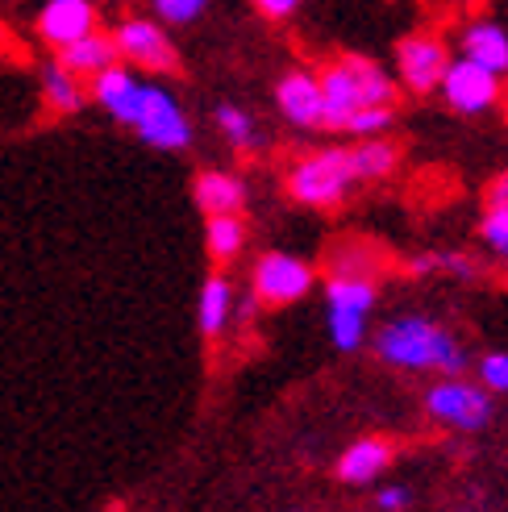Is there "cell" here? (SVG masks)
I'll list each match as a JSON object with an SVG mask.
<instances>
[{"label": "cell", "mask_w": 508, "mask_h": 512, "mask_svg": "<svg viewBox=\"0 0 508 512\" xmlns=\"http://www.w3.org/2000/svg\"><path fill=\"white\" fill-rule=\"evenodd\" d=\"M88 96L117 125L134 130L150 150H167V155H175V150H188L192 138H196L180 100H175L167 88H159V84L138 80V75L130 67H121V63L96 71Z\"/></svg>", "instance_id": "1"}, {"label": "cell", "mask_w": 508, "mask_h": 512, "mask_svg": "<svg viewBox=\"0 0 508 512\" xmlns=\"http://www.w3.org/2000/svg\"><path fill=\"white\" fill-rule=\"evenodd\" d=\"M379 300V254L367 242H346L329 259L325 279V313H329V342L342 354L367 346V321Z\"/></svg>", "instance_id": "2"}, {"label": "cell", "mask_w": 508, "mask_h": 512, "mask_svg": "<svg viewBox=\"0 0 508 512\" xmlns=\"http://www.w3.org/2000/svg\"><path fill=\"white\" fill-rule=\"evenodd\" d=\"M375 354L396 371H429V375H463L467 371V350L450 329L434 317L421 313H400L379 325L371 338Z\"/></svg>", "instance_id": "3"}, {"label": "cell", "mask_w": 508, "mask_h": 512, "mask_svg": "<svg viewBox=\"0 0 508 512\" xmlns=\"http://www.w3.org/2000/svg\"><path fill=\"white\" fill-rule=\"evenodd\" d=\"M317 80H321V130H334V134H342V125L354 109L396 105L400 100L396 75L367 55H342Z\"/></svg>", "instance_id": "4"}, {"label": "cell", "mask_w": 508, "mask_h": 512, "mask_svg": "<svg viewBox=\"0 0 508 512\" xmlns=\"http://www.w3.org/2000/svg\"><path fill=\"white\" fill-rule=\"evenodd\" d=\"M354 184L359 179H354L350 146H321L313 155H300L288 171V196L304 209H338Z\"/></svg>", "instance_id": "5"}, {"label": "cell", "mask_w": 508, "mask_h": 512, "mask_svg": "<svg viewBox=\"0 0 508 512\" xmlns=\"http://www.w3.org/2000/svg\"><path fill=\"white\" fill-rule=\"evenodd\" d=\"M425 413L442 429L484 433L492 425V392L463 375H438V383L425 392Z\"/></svg>", "instance_id": "6"}, {"label": "cell", "mask_w": 508, "mask_h": 512, "mask_svg": "<svg viewBox=\"0 0 508 512\" xmlns=\"http://www.w3.org/2000/svg\"><path fill=\"white\" fill-rule=\"evenodd\" d=\"M313 284H317L313 263H304V259L284 254V250H267L250 271V292H254L259 304H267V309H288V304H300L304 296L313 292Z\"/></svg>", "instance_id": "7"}, {"label": "cell", "mask_w": 508, "mask_h": 512, "mask_svg": "<svg viewBox=\"0 0 508 512\" xmlns=\"http://www.w3.org/2000/svg\"><path fill=\"white\" fill-rule=\"evenodd\" d=\"M446 63H450V46L442 34H409L400 38L396 46V84L413 96H429L438 92L442 75H446Z\"/></svg>", "instance_id": "8"}, {"label": "cell", "mask_w": 508, "mask_h": 512, "mask_svg": "<svg viewBox=\"0 0 508 512\" xmlns=\"http://www.w3.org/2000/svg\"><path fill=\"white\" fill-rule=\"evenodd\" d=\"M438 92L446 100V109H454L459 117H479V113H488V109L500 105V75L459 55V59L446 63V75H442Z\"/></svg>", "instance_id": "9"}, {"label": "cell", "mask_w": 508, "mask_h": 512, "mask_svg": "<svg viewBox=\"0 0 508 512\" xmlns=\"http://www.w3.org/2000/svg\"><path fill=\"white\" fill-rule=\"evenodd\" d=\"M113 42H117V59L130 63V67H142V71L159 75V71H175V63H180L175 42L159 21H146V17L121 21L113 30Z\"/></svg>", "instance_id": "10"}, {"label": "cell", "mask_w": 508, "mask_h": 512, "mask_svg": "<svg viewBox=\"0 0 508 512\" xmlns=\"http://www.w3.org/2000/svg\"><path fill=\"white\" fill-rule=\"evenodd\" d=\"M275 105L296 130H313V125H321V80H317V71H304V67L288 71L284 80L275 84Z\"/></svg>", "instance_id": "11"}, {"label": "cell", "mask_w": 508, "mask_h": 512, "mask_svg": "<svg viewBox=\"0 0 508 512\" xmlns=\"http://www.w3.org/2000/svg\"><path fill=\"white\" fill-rule=\"evenodd\" d=\"M96 30V5L92 0H46L38 13V34L46 46H67L75 38H84Z\"/></svg>", "instance_id": "12"}, {"label": "cell", "mask_w": 508, "mask_h": 512, "mask_svg": "<svg viewBox=\"0 0 508 512\" xmlns=\"http://www.w3.org/2000/svg\"><path fill=\"white\" fill-rule=\"evenodd\" d=\"M192 200H196V209L213 217V213H242L246 209V179L234 175V171H221V167H209V171H200L192 179Z\"/></svg>", "instance_id": "13"}, {"label": "cell", "mask_w": 508, "mask_h": 512, "mask_svg": "<svg viewBox=\"0 0 508 512\" xmlns=\"http://www.w3.org/2000/svg\"><path fill=\"white\" fill-rule=\"evenodd\" d=\"M388 467H392V446L384 438H359V442H350L342 450L338 479L346 483V488H371Z\"/></svg>", "instance_id": "14"}, {"label": "cell", "mask_w": 508, "mask_h": 512, "mask_svg": "<svg viewBox=\"0 0 508 512\" xmlns=\"http://www.w3.org/2000/svg\"><path fill=\"white\" fill-rule=\"evenodd\" d=\"M55 63H63L71 75H80V80H92L96 71H105V67H113V63H121V59H117V42H113V34L88 30L84 38H75V42L59 46V59H55Z\"/></svg>", "instance_id": "15"}, {"label": "cell", "mask_w": 508, "mask_h": 512, "mask_svg": "<svg viewBox=\"0 0 508 512\" xmlns=\"http://www.w3.org/2000/svg\"><path fill=\"white\" fill-rule=\"evenodd\" d=\"M459 50H463V59L496 71L500 80L508 75V30H504V25H496V21H471L463 30Z\"/></svg>", "instance_id": "16"}, {"label": "cell", "mask_w": 508, "mask_h": 512, "mask_svg": "<svg viewBox=\"0 0 508 512\" xmlns=\"http://www.w3.org/2000/svg\"><path fill=\"white\" fill-rule=\"evenodd\" d=\"M234 304H238V292L225 275H209L200 284V300H196V325L205 338H221L225 329L234 321Z\"/></svg>", "instance_id": "17"}, {"label": "cell", "mask_w": 508, "mask_h": 512, "mask_svg": "<svg viewBox=\"0 0 508 512\" xmlns=\"http://www.w3.org/2000/svg\"><path fill=\"white\" fill-rule=\"evenodd\" d=\"M350 163H354V179L359 184H379L400 167V146L392 138H354L350 146Z\"/></svg>", "instance_id": "18"}, {"label": "cell", "mask_w": 508, "mask_h": 512, "mask_svg": "<svg viewBox=\"0 0 508 512\" xmlns=\"http://www.w3.org/2000/svg\"><path fill=\"white\" fill-rule=\"evenodd\" d=\"M246 238H250V229H246L242 213H213V217H205V250H209L213 263H234L238 254L246 250Z\"/></svg>", "instance_id": "19"}, {"label": "cell", "mask_w": 508, "mask_h": 512, "mask_svg": "<svg viewBox=\"0 0 508 512\" xmlns=\"http://www.w3.org/2000/svg\"><path fill=\"white\" fill-rule=\"evenodd\" d=\"M42 96L55 113H80L88 105V88L80 84V75H71L63 63L42 67Z\"/></svg>", "instance_id": "20"}, {"label": "cell", "mask_w": 508, "mask_h": 512, "mask_svg": "<svg viewBox=\"0 0 508 512\" xmlns=\"http://www.w3.org/2000/svg\"><path fill=\"white\" fill-rule=\"evenodd\" d=\"M409 275H450V279H475L479 263L463 250H425L409 259Z\"/></svg>", "instance_id": "21"}, {"label": "cell", "mask_w": 508, "mask_h": 512, "mask_svg": "<svg viewBox=\"0 0 508 512\" xmlns=\"http://www.w3.org/2000/svg\"><path fill=\"white\" fill-rule=\"evenodd\" d=\"M213 121H217L221 138L230 142L234 150H242V155L259 146V121H254L250 109H242V105H221V109L213 113Z\"/></svg>", "instance_id": "22"}, {"label": "cell", "mask_w": 508, "mask_h": 512, "mask_svg": "<svg viewBox=\"0 0 508 512\" xmlns=\"http://www.w3.org/2000/svg\"><path fill=\"white\" fill-rule=\"evenodd\" d=\"M396 125V105H367V109H354L342 125V134L350 138H379Z\"/></svg>", "instance_id": "23"}, {"label": "cell", "mask_w": 508, "mask_h": 512, "mask_svg": "<svg viewBox=\"0 0 508 512\" xmlns=\"http://www.w3.org/2000/svg\"><path fill=\"white\" fill-rule=\"evenodd\" d=\"M479 242L500 263H508V204H488L484 221H479Z\"/></svg>", "instance_id": "24"}, {"label": "cell", "mask_w": 508, "mask_h": 512, "mask_svg": "<svg viewBox=\"0 0 508 512\" xmlns=\"http://www.w3.org/2000/svg\"><path fill=\"white\" fill-rule=\"evenodd\" d=\"M213 0H155V13L163 25H192L205 17V9Z\"/></svg>", "instance_id": "25"}, {"label": "cell", "mask_w": 508, "mask_h": 512, "mask_svg": "<svg viewBox=\"0 0 508 512\" xmlns=\"http://www.w3.org/2000/svg\"><path fill=\"white\" fill-rule=\"evenodd\" d=\"M475 371H479V383H484L492 396H504V392H508V354H504V350L484 354Z\"/></svg>", "instance_id": "26"}, {"label": "cell", "mask_w": 508, "mask_h": 512, "mask_svg": "<svg viewBox=\"0 0 508 512\" xmlns=\"http://www.w3.org/2000/svg\"><path fill=\"white\" fill-rule=\"evenodd\" d=\"M371 504L379 512H404V508H413V488H404V483H388V488L375 492Z\"/></svg>", "instance_id": "27"}, {"label": "cell", "mask_w": 508, "mask_h": 512, "mask_svg": "<svg viewBox=\"0 0 508 512\" xmlns=\"http://www.w3.org/2000/svg\"><path fill=\"white\" fill-rule=\"evenodd\" d=\"M250 5L259 9L263 17H271V21H288V17L304 5V0H250Z\"/></svg>", "instance_id": "28"}, {"label": "cell", "mask_w": 508, "mask_h": 512, "mask_svg": "<svg viewBox=\"0 0 508 512\" xmlns=\"http://www.w3.org/2000/svg\"><path fill=\"white\" fill-rule=\"evenodd\" d=\"M488 204H508V171H500L488 188Z\"/></svg>", "instance_id": "29"}, {"label": "cell", "mask_w": 508, "mask_h": 512, "mask_svg": "<svg viewBox=\"0 0 508 512\" xmlns=\"http://www.w3.org/2000/svg\"><path fill=\"white\" fill-rule=\"evenodd\" d=\"M475 5H479V0H475Z\"/></svg>", "instance_id": "30"}]
</instances>
